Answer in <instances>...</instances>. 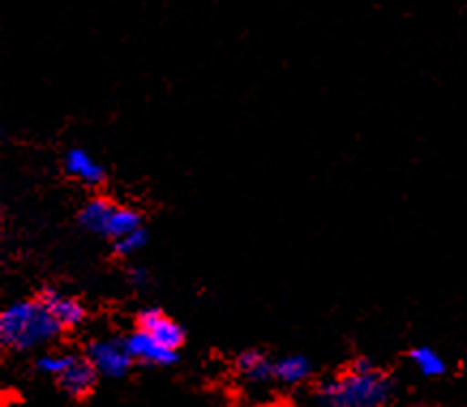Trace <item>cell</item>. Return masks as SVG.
Masks as SVG:
<instances>
[{
  "label": "cell",
  "mask_w": 467,
  "mask_h": 407,
  "mask_svg": "<svg viewBox=\"0 0 467 407\" xmlns=\"http://www.w3.org/2000/svg\"><path fill=\"white\" fill-rule=\"evenodd\" d=\"M313 365L306 356L292 354L275 360V380L285 386H298L311 378Z\"/></svg>",
  "instance_id": "cell-11"
},
{
  "label": "cell",
  "mask_w": 467,
  "mask_h": 407,
  "mask_svg": "<svg viewBox=\"0 0 467 407\" xmlns=\"http://www.w3.org/2000/svg\"><path fill=\"white\" fill-rule=\"evenodd\" d=\"M129 354L133 356L135 362H144V365L152 367H171L178 362V351L165 348L159 343L155 337L144 330H135L131 335L125 337Z\"/></svg>",
  "instance_id": "cell-4"
},
{
  "label": "cell",
  "mask_w": 467,
  "mask_h": 407,
  "mask_svg": "<svg viewBox=\"0 0 467 407\" xmlns=\"http://www.w3.org/2000/svg\"><path fill=\"white\" fill-rule=\"evenodd\" d=\"M127 277H129V283H131L133 287H144L146 283H149V270L142 268V266H131L127 270Z\"/></svg>",
  "instance_id": "cell-16"
},
{
  "label": "cell",
  "mask_w": 467,
  "mask_h": 407,
  "mask_svg": "<svg viewBox=\"0 0 467 407\" xmlns=\"http://www.w3.org/2000/svg\"><path fill=\"white\" fill-rule=\"evenodd\" d=\"M114 211H116V204L112 200H108V197L103 195H97L84 204L82 211L78 214V224L82 225L84 230L103 236Z\"/></svg>",
  "instance_id": "cell-10"
},
{
  "label": "cell",
  "mask_w": 467,
  "mask_h": 407,
  "mask_svg": "<svg viewBox=\"0 0 467 407\" xmlns=\"http://www.w3.org/2000/svg\"><path fill=\"white\" fill-rule=\"evenodd\" d=\"M76 359L78 354H71V351H50V354L39 356V359L35 360V367L39 373L58 378V375H63L67 369L76 362Z\"/></svg>",
  "instance_id": "cell-14"
},
{
  "label": "cell",
  "mask_w": 467,
  "mask_h": 407,
  "mask_svg": "<svg viewBox=\"0 0 467 407\" xmlns=\"http://www.w3.org/2000/svg\"><path fill=\"white\" fill-rule=\"evenodd\" d=\"M65 174L88 184V187H99V184L106 183V168L99 162H95L84 148H69L67 151Z\"/></svg>",
  "instance_id": "cell-8"
},
{
  "label": "cell",
  "mask_w": 467,
  "mask_h": 407,
  "mask_svg": "<svg viewBox=\"0 0 467 407\" xmlns=\"http://www.w3.org/2000/svg\"><path fill=\"white\" fill-rule=\"evenodd\" d=\"M101 375L97 373V369L92 367V362L86 359V356H78L76 362L67 369L63 375H58V388L63 391L67 397L73 401H84L90 397L92 391L97 388V380Z\"/></svg>",
  "instance_id": "cell-6"
},
{
  "label": "cell",
  "mask_w": 467,
  "mask_h": 407,
  "mask_svg": "<svg viewBox=\"0 0 467 407\" xmlns=\"http://www.w3.org/2000/svg\"><path fill=\"white\" fill-rule=\"evenodd\" d=\"M324 407H330V405H324Z\"/></svg>",
  "instance_id": "cell-17"
},
{
  "label": "cell",
  "mask_w": 467,
  "mask_h": 407,
  "mask_svg": "<svg viewBox=\"0 0 467 407\" xmlns=\"http://www.w3.org/2000/svg\"><path fill=\"white\" fill-rule=\"evenodd\" d=\"M135 324H138L140 330L149 332V335L155 337L159 343H163L165 348L176 350V351L182 348L184 339H187L184 329L176 322V319L165 316L161 309H152V307L140 311Z\"/></svg>",
  "instance_id": "cell-5"
},
{
  "label": "cell",
  "mask_w": 467,
  "mask_h": 407,
  "mask_svg": "<svg viewBox=\"0 0 467 407\" xmlns=\"http://www.w3.org/2000/svg\"><path fill=\"white\" fill-rule=\"evenodd\" d=\"M140 227H142V214H140L138 211H133V208L116 206V211L112 214V219H109L106 234H103V236L109 238L114 243V240H119L122 236H127V234L140 230Z\"/></svg>",
  "instance_id": "cell-12"
},
{
  "label": "cell",
  "mask_w": 467,
  "mask_h": 407,
  "mask_svg": "<svg viewBox=\"0 0 467 407\" xmlns=\"http://www.w3.org/2000/svg\"><path fill=\"white\" fill-rule=\"evenodd\" d=\"M410 360L414 362V367L427 378H440L446 373V360L429 345H420L410 351Z\"/></svg>",
  "instance_id": "cell-13"
},
{
  "label": "cell",
  "mask_w": 467,
  "mask_h": 407,
  "mask_svg": "<svg viewBox=\"0 0 467 407\" xmlns=\"http://www.w3.org/2000/svg\"><path fill=\"white\" fill-rule=\"evenodd\" d=\"M236 371L251 384H266L275 380V362L260 350H244L236 356Z\"/></svg>",
  "instance_id": "cell-9"
},
{
  "label": "cell",
  "mask_w": 467,
  "mask_h": 407,
  "mask_svg": "<svg viewBox=\"0 0 467 407\" xmlns=\"http://www.w3.org/2000/svg\"><path fill=\"white\" fill-rule=\"evenodd\" d=\"M392 392L395 381L368 359H356L346 373L317 386V397L330 407H384Z\"/></svg>",
  "instance_id": "cell-1"
},
{
  "label": "cell",
  "mask_w": 467,
  "mask_h": 407,
  "mask_svg": "<svg viewBox=\"0 0 467 407\" xmlns=\"http://www.w3.org/2000/svg\"><path fill=\"white\" fill-rule=\"evenodd\" d=\"M86 359L92 362L101 378L120 380L131 371L133 356L129 354L125 339H95L86 345Z\"/></svg>",
  "instance_id": "cell-3"
},
{
  "label": "cell",
  "mask_w": 467,
  "mask_h": 407,
  "mask_svg": "<svg viewBox=\"0 0 467 407\" xmlns=\"http://www.w3.org/2000/svg\"><path fill=\"white\" fill-rule=\"evenodd\" d=\"M146 243H149V234H146L144 227H140V230H135L131 234H127V236L114 240L112 253L116 257H129V256H133V253L142 251Z\"/></svg>",
  "instance_id": "cell-15"
},
{
  "label": "cell",
  "mask_w": 467,
  "mask_h": 407,
  "mask_svg": "<svg viewBox=\"0 0 467 407\" xmlns=\"http://www.w3.org/2000/svg\"><path fill=\"white\" fill-rule=\"evenodd\" d=\"M65 329L39 298L17 300L0 313V343L5 350L28 351L50 343Z\"/></svg>",
  "instance_id": "cell-2"
},
{
  "label": "cell",
  "mask_w": 467,
  "mask_h": 407,
  "mask_svg": "<svg viewBox=\"0 0 467 407\" xmlns=\"http://www.w3.org/2000/svg\"><path fill=\"white\" fill-rule=\"evenodd\" d=\"M36 298L46 305V309L57 318V322L63 326L65 330H73L84 324L86 307L78 298H71V296L58 292V289L54 287H43Z\"/></svg>",
  "instance_id": "cell-7"
}]
</instances>
